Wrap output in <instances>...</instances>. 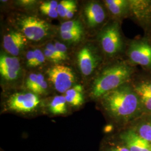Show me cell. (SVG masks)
Here are the masks:
<instances>
[{
    "instance_id": "obj_1",
    "label": "cell",
    "mask_w": 151,
    "mask_h": 151,
    "mask_svg": "<svg viewBox=\"0 0 151 151\" xmlns=\"http://www.w3.org/2000/svg\"><path fill=\"white\" fill-rule=\"evenodd\" d=\"M138 95L131 87L123 85L109 92L101 98L102 104L110 115L116 119H128L137 111Z\"/></svg>"
},
{
    "instance_id": "obj_2",
    "label": "cell",
    "mask_w": 151,
    "mask_h": 151,
    "mask_svg": "<svg viewBox=\"0 0 151 151\" xmlns=\"http://www.w3.org/2000/svg\"><path fill=\"white\" fill-rule=\"evenodd\" d=\"M133 69L124 62L108 67L97 76L92 86L91 95L100 98L109 92L122 86L130 79Z\"/></svg>"
},
{
    "instance_id": "obj_3",
    "label": "cell",
    "mask_w": 151,
    "mask_h": 151,
    "mask_svg": "<svg viewBox=\"0 0 151 151\" xmlns=\"http://www.w3.org/2000/svg\"><path fill=\"white\" fill-rule=\"evenodd\" d=\"M99 41L106 55L111 57L120 53L123 48V41L119 24L114 22L105 27L100 33Z\"/></svg>"
},
{
    "instance_id": "obj_4",
    "label": "cell",
    "mask_w": 151,
    "mask_h": 151,
    "mask_svg": "<svg viewBox=\"0 0 151 151\" xmlns=\"http://www.w3.org/2000/svg\"><path fill=\"white\" fill-rule=\"evenodd\" d=\"M23 35L29 40L39 41L47 37L50 32L48 22L35 16L22 17L19 22Z\"/></svg>"
},
{
    "instance_id": "obj_5",
    "label": "cell",
    "mask_w": 151,
    "mask_h": 151,
    "mask_svg": "<svg viewBox=\"0 0 151 151\" xmlns=\"http://www.w3.org/2000/svg\"><path fill=\"white\" fill-rule=\"evenodd\" d=\"M49 80L53 85L55 89L60 93L65 92L73 86L75 77L70 68L55 65L48 68L47 72Z\"/></svg>"
},
{
    "instance_id": "obj_6",
    "label": "cell",
    "mask_w": 151,
    "mask_h": 151,
    "mask_svg": "<svg viewBox=\"0 0 151 151\" xmlns=\"http://www.w3.org/2000/svg\"><path fill=\"white\" fill-rule=\"evenodd\" d=\"M40 99L33 92H18L12 94L7 101L8 108L17 112L28 113L38 107Z\"/></svg>"
},
{
    "instance_id": "obj_7",
    "label": "cell",
    "mask_w": 151,
    "mask_h": 151,
    "mask_svg": "<svg viewBox=\"0 0 151 151\" xmlns=\"http://www.w3.org/2000/svg\"><path fill=\"white\" fill-rule=\"evenodd\" d=\"M128 56L132 63L151 68V44L146 40L132 41Z\"/></svg>"
},
{
    "instance_id": "obj_8",
    "label": "cell",
    "mask_w": 151,
    "mask_h": 151,
    "mask_svg": "<svg viewBox=\"0 0 151 151\" xmlns=\"http://www.w3.org/2000/svg\"><path fill=\"white\" fill-rule=\"evenodd\" d=\"M78 65L82 75L89 76L97 67L98 55L90 47L85 46L80 49L77 55Z\"/></svg>"
},
{
    "instance_id": "obj_9",
    "label": "cell",
    "mask_w": 151,
    "mask_h": 151,
    "mask_svg": "<svg viewBox=\"0 0 151 151\" xmlns=\"http://www.w3.org/2000/svg\"><path fill=\"white\" fill-rule=\"evenodd\" d=\"M20 63L16 57L1 54L0 73L6 80L12 81L16 80L20 75Z\"/></svg>"
},
{
    "instance_id": "obj_10",
    "label": "cell",
    "mask_w": 151,
    "mask_h": 151,
    "mask_svg": "<svg viewBox=\"0 0 151 151\" xmlns=\"http://www.w3.org/2000/svg\"><path fill=\"white\" fill-rule=\"evenodd\" d=\"M129 11L137 21L142 25H147L151 22V1L130 0Z\"/></svg>"
},
{
    "instance_id": "obj_11",
    "label": "cell",
    "mask_w": 151,
    "mask_h": 151,
    "mask_svg": "<svg viewBox=\"0 0 151 151\" xmlns=\"http://www.w3.org/2000/svg\"><path fill=\"white\" fill-rule=\"evenodd\" d=\"M25 44L26 39L21 32L12 31L4 37V48L8 53L14 56L20 54Z\"/></svg>"
},
{
    "instance_id": "obj_12",
    "label": "cell",
    "mask_w": 151,
    "mask_h": 151,
    "mask_svg": "<svg viewBox=\"0 0 151 151\" xmlns=\"http://www.w3.org/2000/svg\"><path fill=\"white\" fill-rule=\"evenodd\" d=\"M85 14L87 22L91 27H96L102 24L106 16L103 7L96 2H90L85 6Z\"/></svg>"
},
{
    "instance_id": "obj_13",
    "label": "cell",
    "mask_w": 151,
    "mask_h": 151,
    "mask_svg": "<svg viewBox=\"0 0 151 151\" xmlns=\"http://www.w3.org/2000/svg\"><path fill=\"white\" fill-rule=\"evenodd\" d=\"M129 151H143L151 146V143L133 130H129L122 135Z\"/></svg>"
},
{
    "instance_id": "obj_14",
    "label": "cell",
    "mask_w": 151,
    "mask_h": 151,
    "mask_svg": "<svg viewBox=\"0 0 151 151\" xmlns=\"http://www.w3.org/2000/svg\"><path fill=\"white\" fill-rule=\"evenodd\" d=\"M25 85L29 90L37 95L43 93L48 88L47 82L40 73H31L27 77Z\"/></svg>"
},
{
    "instance_id": "obj_15",
    "label": "cell",
    "mask_w": 151,
    "mask_h": 151,
    "mask_svg": "<svg viewBox=\"0 0 151 151\" xmlns=\"http://www.w3.org/2000/svg\"><path fill=\"white\" fill-rule=\"evenodd\" d=\"M105 3L114 16H122L129 12V2L127 0H106Z\"/></svg>"
},
{
    "instance_id": "obj_16",
    "label": "cell",
    "mask_w": 151,
    "mask_h": 151,
    "mask_svg": "<svg viewBox=\"0 0 151 151\" xmlns=\"http://www.w3.org/2000/svg\"><path fill=\"white\" fill-rule=\"evenodd\" d=\"M83 88L80 85H77L71 87L65 92L66 101L72 106H79L84 101Z\"/></svg>"
},
{
    "instance_id": "obj_17",
    "label": "cell",
    "mask_w": 151,
    "mask_h": 151,
    "mask_svg": "<svg viewBox=\"0 0 151 151\" xmlns=\"http://www.w3.org/2000/svg\"><path fill=\"white\" fill-rule=\"evenodd\" d=\"M67 101L63 96H56L50 103V111L55 115L64 114L67 111Z\"/></svg>"
},
{
    "instance_id": "obj_18",
    "label": "cell",
    "mask_w": 151,
    "mask_h": 151,
    "mask_svg": "<svg viewBox=\"0 0 151 151\" xmlns=\"http://www.w3.org/2000/svg\"><path fill=\"white\" fill-rule=\"evenodd\" d=\"M75 7H77L75 1L72 0H63L58 4L57 10L59 16L65 18L67 13Z\"/></svg>"
},
{
    "instance_id": "obj_19",
    "label": "cell",
    "mask_w": 151,
    "mask_h": 151,
    "mask_svg": "<svg viewBox=\"0 0 151 151\" xmlns=\"http://www.w3.org/2000/svg\"><path fill=\"white\" fill-rule=\"evenodd\" d=\"M83 32L81 22L78 20L68 21L63 22L60 27V32Z\"/></svg>"
},
{
    "instance_id": "obj_20",
    "label": "cell",
    "mask_w": 151,
    "mask_h": 151,
    "mask_svg": "<svg viewBox=\"0 0 151 151\" xmlns=\"http://www.w3.org/2000/svg\"><path fill=\"white\" fill-rule=\"evenodd\" d=\"M134 90L139 96L151 99V81L141 83L135 87Z\"/></svg>"
},
{
    "instance_id": "obj_21",
    "label": "cell",
    "mask_w": 151,
    "mask_h": 151,
    "mask_svg": "<svg viewBox=\"0 0 151 151\" xmlns=\"http://www.w3.org/2000/svg\"><path fill=\"white\" fill-rule=\"evenodd\" d=\"M83 32H60L62 39L65 41L75 43L79 42L82 37Z\"/></svg>"
},
{
    "instance_id": "obj_22",
    "label": "cell",
    "mask_w": 151,
    "mask_h": 151,
    "mask_svg": "<svg viewBox=\"0 0 151 151\" xmlns=\"http://www.w3.org/2000/svg\"><path fill=\"white\" fill-rule=\"evenodd\" d=\"M139 135L151 143V123L142 125L139 129Z\"/></svg>"
},
{
    "instance_id": "obj_23",
    "label": "cell",
    "mask_w": 151,
    "mask_h": 151,
    "mask_svg": "<svg viewBox=\"0 0 151 151\" xmlns=\"http://www.w3.org/2000/svg\"><path fill=\"white\" fill-rule=\"evenodd\" d=\"M40 11L42 13H43L44 15L49 16L51 18H57L58 15V12L57 10H54L53 9H51L47 6L44 5L42 3L40 6Z\"/></svg>"
},
{
    "instance_id": "obj_24",
    "label": "cell",
    "mask_w": 151,
    "mask_h": 151,
    "mask_svg": "<svg viewBox=\"0 0 151 151\" xmlns=\"http://www.w3.org/2000/svg\"><path fill=\"white\" fill-rule=\"evenodd\" d=\"M58 52H59L62 60H65L67 58V50L64 44L60 43L58 42H56L54 44Z\"/></svg>"
},
{
    "instance_id": "obj_25",
    "label": "cell",
    "mask_w": 151,
    "mask_h": 151,
    "mask_svg": "<svg viewBox=\"0 0 151 151\" xmlns=\"http://www.w3.org/2000/svg\"><path fill=\"white\" fill-rule=\"evenodd\" d=\"M34 50L35 60H36V67H37L43 63L45 62V56L44 54V52H43L42 50H40V49H37Z\"/></svg>"
},
{
    "instance_id": "obj_26",
    "label": "cell",
    "mask_w": 151,
    "mask_h": 151,
    "mask_svg": "<svg viewBox=\"0 0 151 151\" xmlns=\"http://www.w3.org/2000/svg\"><path fill=\"white\" fill-rule=\"evenodd\" d=\"M27 63L29 67H36V60L34 50H29L27 53Z\"/></svg>"
},
{
    "instance_id": "obj_27",
    "label": "cell",
    "mask_w": 151,
    "mask_h": 151,
    "mask_svg": "<svg viewBox=\"0 0 151 151\" xmlns=\"http://www.w3.org/2000/svg\"><path fill=\"white\" fill-rule=\"evenodd\" d=\"M44 54L45 55V57L48 58L49 60H50L51 61L55 62V63H58L60 61H62L58 57L55 55V54L49 50L47 49H45L44 50Z\"/></svg>"
},
{
    "instance_id": "obj_28",
    "label": "cell",
    "mask_w": 151,
    "mask_h": 151,
    "mask_svg": "<svg viewBox=\"0 0 151 151\" xmlns=\"http://www.w3.org/2000/svg\"><path fill=\"white\" fill-rule=\"evenodd\" d=\"M141 98V101L143 105L145 106L148 110L151 111V99L149 97H145V96H142Z\"/></svg>"
},
{
    "instance_id": "obj_29",
    "label": "cell",
    "mask_w": 151,
    "mask_h": 151,
    "mask_svg": "<svg viewBox=\"0 0 151 151\" xmlns=\"http://www.w3.org/2000/svg\"><path fill=\"white\" fill-rule=\"evenodd\" d=\"M44 5L47 6L53 9L54 10H57V7L58 6V3L56 1H49L43 2Z\"/></svg>"
},
{
    "instance_id": "obj_30",
    "label": "cell",
    "mask_w": 151,
    "mask_h": 151,
    "mask_svg": "<svg viewBox=\"0 0 151 151\" xmlns=\"http://www.w3.org/2000/svg\"><path fill=\"white\" fill-rule=\"evenodd\" d=\"M77 11V7H75L72 9H71L70 11H68L65 16V18L67 19H71L72 17H73V16L74 15V14H75L76 12Z\"/></svg>"
},
{
    "instance_id": "obj_31",
    "label": "cell",
    "mask_w": 151,
    "mask_h": 151,
    "mask_svg": "<svg viewBox=\"0 0 151 151\" xmlns=\"http://www.w3.org/2000/svg\"><path fill=\"white\" fill-rule=\"evenodd\" d=\"M110 151H129V150L126 147L117 146V147H115L113 148H112L111 150H110Z\"/></svg>"
}]
</instances>
